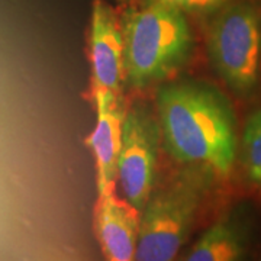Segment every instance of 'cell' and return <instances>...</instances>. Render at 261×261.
I'll return each instance as SVG.
<instances>
[{
	"label": "cell",
	"mask_w": 261,
	"mask_h": 261,
	"mask_svg": "<svg viewBox=\"0 0 261 261\" xmlns=\"http://www.w3.org/2000/svg\"><path fill=\"white\" fill-rule=\"evenodd\" d=\"M157 111L148 103L137 102L125 113L122 145L118 159V185L122 196L142 211L157 186L161 145Z\"/></svg>",
	"instance_id": "cell-5"
},
{
	"label": "cell",
	"mask_w": 261,
	"mask_h": 261,
	"mask_svg": "<svg viewBox=\"0 0 261 261\" xmlns=\"http://www.w3.org/2000/svg\"><path fill=\"white\" fill-rule=\"evenodd\" d=\"M248 226L237 215L219 218L199 237L180 261H245Z\"/></svg>",
	"instance_id": "cell-9"
},
{
	"label": "cell",
	"mask_w": 261,
	"mask_h": 261,
	"mask_svg": "<svg viewBox=\"0 0 261 261\" xmlns=\"http://www.w3.org/2000/svg\"><path fill=\"white\" fill-rule=\"evenodd\" d=\"M155 111L163 147L168 155L212 177L232 171L238 135L229 100L216 87L197 80H178L160 87Z\"/></svg>",
	"instance_id": "cell-1"
},
{
	"label": "cell",
	"mask_w": 261,
	"mask_h": 261,
	"mask_svg": "<svg viewBox=\"0 0 261 261\" xmlns=\"http://www.w3.org/2000/svg\"><path fill=\"white\" fill-rule=\"evenodd\" d=\"M241 161L248 178L261 187V109L245 123L241 140Z\"/></svg>",
	"instance_id": "cell-10"
},
{
	"label": "cell",
	"mask_w": 261,
	"mask_h": 261,
	"mask_svg": "<svg viewBox=\"0 0 261 261\" xmlns=\"http://www.w3.org/2000/svg\"><path fill=\"white\" fill-rule=\"evenodd\" d=\"M96 106V126L87 138L96 163L97 195L116 192L118 159L121 152L125 113L122 94L103 89H93Z\"/></svg>",
	"instance_id": "cell-7"
},
{
	"label": "cell",
	"mask_w": 261,
	"mask_h": 261,
	"mask_svg": "<svg viewBox=\"0 0 261 261\" xmlns=\"http://www.w3.org/2000/svg\"><path fill=\"white\" fill-rule=\"evenodd\" d=\"M161 3L170 8L180 10L183 13H203V12H212V10L221 9L229 0H148Z\"/></svg>",
	"instance_id": "cell-11"
},
{
	"label": "cell",
	"mask_w": 261,
	"mask_h": 261,
	"mask_svg": "<svg viewBox=\"0 0 261 261\" xmlns=\"http://www.w3.org/2000/svg\"><path fill=\"white\" fill-rule=\"evenodd\" d=\"M121 2H130V0H121Z\"/></svg>",
	"instance_id": "cell-12"
},
{
	"label": "cell",
	"mask_w": 261,
	"mask_h": 261,
	"mask_svg": "<svg viewBox=\"0 0 261 261\" xmlns=\"http://www.w3.org/2000/svg\"><path fill=\"white\" fill-rule=\"evenodd\" d=\"M125 39V79L135 89L161 82L186 64L193 35L185 13L155 2H145L122 19Z\"/></svg>",
	"instance_id": "cell-2"
},
{
	"label": "cell",
	"mask_w": 261,
	"mask_h": 261,
	"mask_svg": "<svg viewBox=\"0 0 261 261\" xmlns=\"http://www.w3.org/2000/svg\"><path fill=\"white\" fill-rule=\"evenodd\" d=\"M212 176L187 166L157 183L141 211L135 261H176L195 224Z\"/></svg>",
	"instance_id": "cell-3"
},
{
	"label": "cell",
	"mask_w": 261,
	"mask_h": 261,
	"mask_svg": "<svg viewBox=\"0 0 261 261\" xmlns=\"http://www.w3.org/2000/svg\"><path fill=\"white\" fill-rule=\"evenodd\" d=\"M141 212L116 192L97 195L94 232L105 261H135Z\"/></svg>",
	"instance_id": "cell-8"
},
{
	"label": "cell",
	"mask_w": 261,
	"mask_h": 261,
	"mask_svg": "<svg viewBox=\"0 0 261 261\" xmlns=\"http://www.w3.org/2000/svg\"><path fill=\"white\" fill-rule=\"evenodd\" d=\"M89 53L93 89L122 94L125 79V39L115 10L105 0H93Z\"/></svg>",
	"instance_id": "cell-6"
},
{
	"label": "cell",
	"mask_w": 261,
	"mask_h": 261,
	"mask_svg": "<svg viewBox=\"0 0 261 261\" xmlns=\"http://www.w3.org/2000/svg\"><path fill=\"white\" fill-rule=\"evenodd\" d=\"M207 53L224 82L241 96L254 92L261 63V13L247 0L224 5L207 31Z\"/></svg>",
	"instance_id": "cell-4"
}]
</instances>
